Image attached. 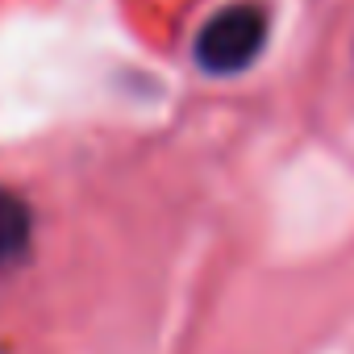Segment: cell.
Instances as JSON below:
<instances>
[{"mask_svg": "<svg viewBox=\"0 0 354 354\" xmlns=\"http://www.w3.org/2000/svg\"><path fill=\"white\" fill-rule=\"evenodd\" d=\"M267 46V13L259 5H225L196 34V63L209 75H242Z\"/></svg>", "mask_w": 354, "mask_h": 354, "instance_id": "1", "label": "cell"}, {"mask_svg": "<svg viewBox=\"0 0 354 354\" xmlns=\"http://www.w3.org/2000/svg\"><path fill=\"white\" fill-rule=\"evenodd\" d=\"M30 242H34V213H30V205L17 192L0 188V275L13 271L30 254Z\"/></svg>", "mask_w": 354, "mask_h": 354, "instance_id": "2", "label": "cell"}]
</instances>
